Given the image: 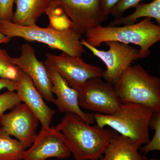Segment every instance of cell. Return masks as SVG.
Instances as JSON below:
<instances>
[{
    "label": "cell",
    "instance_id": "6da1fadb",
    "mask_svg": "<svg viewBox=\"0 0 160 160\" xmlns=\"http://www.w3.org/2000/svg\"><path fill=\"white\" fill-rule=\"evenodd\" d=\"M76 160H98L102 156L114 130L84 122L77 115L66 113L56 126Z\"/></svg>",
    "mask_w": 160,
    "mask_h": 160
},
{
    "label": "cell",
    "instance_id": "7a4b0ae2",
    "mask_svg": "<svg viewBox=\"0 0 160 160\" xmlns=\"http://www.w3.org/2000/svg\"><path fill=\"white\" fill-rule=\"evenodd\" d=\"M85 35L87 42L95 48L109 41L137 45L139 46L140 58L142 59L149 56L150 48L160 41V26L154 24L152 18H146L131 25H101L88 30Z\"/></svg>",
    "mask_w": 160,
    "mask_h": 160
},
{
    "label": "cell",
    "instance_id": "3957f363",
    "mask_svg": "<svg viewBox=\"0 0 160 160\" xmlns=\"http://www.w3.org/2000/svg\"><path fill=\"white\" fill-rule=\"evenodd\" d=\"M0 32L11 38L18 37L27 42L44 43L51 49L61 50L72 56L81 57L85 52L81 43L82 36L72 27L59 29L50 26L43 28L37 25L19 26L12 22L0 21Z\"/></svg>",
    "mask_w": 160,
    "mask_h": 160
},
{
    "label": "cell",
    "instance_id": "277c9868",
    "mask_svg": "<svg viewBox=\"0 0 160 160\" xmlns=\"http://www.w3.org/2000/svg\"><path fill=\"white\" fill-rule=\"evenodd\" d=\"M113 86L122 103L160 110V79L149 74L139 64L129 66Z\"/></svg>",
    "mask_w": 160,
    "mask_h": 160
},
{
    "label": "cell",
    "instance_id": "5b68a950",
    "mask_svg": "<svg viewBox=\"0 0 160 160\" xmlns=\"http://www.w3.org/2000/svg\"><path fill=\"white\" fill-rule=\"evenodd\" d=\"M155 110H158L140 104L124 103L113 114H94V121L100 127L109 126L119 134L142 145L149 142V122Z\"/></svg>",
    "mask_w": 160,
    "mask_h": 160
},
{
    "label": "cell",
    "instance_id": "8992f818",
    "mask_svg": "<svg viewBox=\"0 0 160 160\" xmlns=\"http://www.w3.org/2000/svg\"><path fill=\"white\" fill-rule=\"evenodd\" d=\"M81 43L105 63L107 69L104 71L102 77L112 85L117 82L133 61L141 59L139 50L129 44L109 41L105 43L109 50L104 51L90 46L85 39H81Z\"/></svg>",
    "mask_w": 160,
    "mask_h": 160
},
{
    "label": "cell",
    "instance_id": "52a82bcc",
    "mask_svg": "<svg viewBox=\"0 0 160 160\" xmlns=\"http://www.w3.org/2000/svg\"><path fill=\"white\" fill-rule=\"evenodd\" d=\"M77 91L80 107L100 114H113L122 105L113 85L104 82L101 78L87 80Z\"/></svg>",
    "mask_w": 160,
    "mask_h": 160
},
{
    "label": "cell",
    "instance_id": "ba28073f",
    "mask_svg": "<svg viewBox=\"0 0 160 160\" xmlns=\"http://www.w3.org/2000/svg\"><path fill=\"white\" fill-rule=\"evenodd\" d=\"M46 56L45 65L54 69L76 91L87 80L103 77L102 68L86 62L80 57L72 56L63 52L59 55L46 53Z\"/></svg>",
    "mask_w": 160,
    "mask_h": 160
},
{
    "label": "cell",
    "instance_id": "9c48e42d",
    "mask_svg": "<svg viewBox=\"0 0 160 160\" xmlns=\"http://www.w3.org/2000/svg\"><path fill=\"white\" fill-rule=\"evenodd\" d=\"M101 0H52L51 3L64 12L71 27L82 36L94 27L102 25L108 18L104 15Z\"/></svg>",
    "mask_w": 160,
    "mask_h": 160
},
{
    "label": "cell",
    "instance_id": "30bf717a",
    "mask_svg": "<svg viewBox=\"0 0 160 160\" xmlns=\"http://www.w3.org/2000/svg\"><path fill=\"white\" fill-rule=\"evenodd\" d=\"M39 122L36 116L23 103L0 116L1 127L11 136L16 138L26 149L32 146L37 135L36 130Z\"/></svg>",
    "mask_w": 160,
    "mask_h": 160
},
{
    "label": "cell",
    "instance_id": "8fae6325",
    "mask_svg": "<svg viewBox=\"0 0 160 160\" xmlns=\"http://www.w3.org/2000/svg\"><path fill=\"white\" fill-rule=\"evenodd\" d=\"M71 152L62 133L56 127H42L30 146L25 150L22 160H46L49 158L67 159Z\"/></svg>",
    "mask_w": 160,
    "mask_h": 160
},
{
    "label": "cell",
    "instance_id": "7c38bea8",
    "mask_svg": "<svg viewBox=\"0 0 160 160\" xmlns=\"http://www.w3.org/2000/svg\"><path fill=\"white\" fill-rule=\"evenodd\" d=\"M21 51L19 57L11 58V62L29 76L44 99L52 102L55 98L52 92V83L46 65L38 59L35 50L28 43L22 45Z\"/></svg>",
    "mask_w": 160,
    "mask_h": 160
},
{
    "label": "cell",
    "instance_id": "4fadbf2b",
    "mask_svg": "<svg viewBox=\"0 0 160 160\" xmlns=\"http://www.w3.org/2000/svg\"><path fill=\"white\" fill-rule=\"evenodd\" d=\"M46 68L52 83V92L56 96L52 103L57 106L60 112L77 115L86 123L92 125L95 122L94 114L86 113L81 109L77 91L70 87L54 69L49 66Z\"/></svg>",
    "mask_w": 160,
    "mask_h": 160
},
{
    "label": "cell",
    "instance_id": "5bb4252c",
    "mask_svg": "<svg viewBox=\"0 0 160 160\" xmlns=\"http://www.w3.org/2000/svg\"><path fill=\"white\" fill-rule=\"evenodd\" d=\"M17 82L16 92L22 103L26 104L36 116L42 127H49L56 111L46 105L31 78L21 69Z\"/></svg>",
    "mask_w": 160,
    "mask_h": 160
},
{
    "label": "cell",
    "instance_id": "9a60e30c",
    "mask_svg": "<svg viewBox=\"0 0 160 160\" xmlns=\"http://www.w3.org/2000/svg\"><path fill=\"white\" fill-rule=\"evenodd\" d=\"M142 145L115 131L100 160H143L146 157L139 152Z\"/></svg>",
    "mask_w": 160,
    "mask_h": 160
},
{
    "label": "cell",
    "instance_id": "2e32d148",
    "mask_svg": "<svg viewBox=\"0 0 160 160\" xmlns=\"http://www.w3.org/2000/svg\"><path fill=\"white\" fill-rule=\"evenodd\" d=\"M52 0H15L16 9L12 22L22 26L37 25L38 19L46 13Z\"/></svg>",
    "mask_w": 160,
    "mask_h": 160
},
{
    "label": "cell",
    "instance_id": "e0dca14e",
    "mask_svg": "<svg viewBox=\"0 0 160 160\" xmlns=\"http://www.w3.org/2000/svg\"><path fill=\"white\" fill-rule=\"evenodd\" d=\"M133 13L126 17L115 19L109 23V26L131 25L136 23L140 18H149L155 19L160 25V0H153L149 3H140L135 7Z\"/></svg>",
    "mask_w": 160,
    "mask_h": 160
},
{
    "label": "cell",
    "instance_id": "ac0fdd59",
    "mask_svg": "<svg viewBox=\"0 0 160 160\" xmlns=\"http://www.w3.org/2000/svg\"><path fill=\"white\" fill-rule=\"evenodd\" d=\"M26 149L0 127V160H22Z\"/></svg>",
    "mask_w": 160,
    "mask_h": 160
},
{
    "label": "cell",
    "instance_id": "d6986e66",
    "mask_svg": "<svg viewBox=\"0 0 160 160\" xmlns=\"http://www.w3.org/2000/svg\"><path fill=\"white\" fill-rule=\"evenodd\" d=\"M149 127L154 130L153 137L145 146L141 147V153L145 155L150 152L160 150V110H155L152 115Z\"/></svg>",
    "mask_w": 160,
    "mask_h": 160
},
{
    "label": "cell",
    "instance_id": "ffe728a7",
    "mask_svg": "<svg viewBox=\"0 0 160 160\" xmlns=\"http://www.w3.org/2000/svg\"><path fill=\"white\" fill-rule=\"evenodd\" d=\"M20 69L11 62V57L6 50L0 48V78L17 82Z\"/></svg>",
    "mask_w": 160,
    "mask_h": 160
},
{
    "label": "cell",
    "instance_id": "44dd1931",
    "mask_svg": "<svg viewBox=\"0 0 160 160\" xmlns=\"http://www.w3.org/2000/svg\"><path fill=\"white\" fill-rule=\"evenodd\" d=\"M22 103L15 91H8L0 93V116L8 109Z\"/></svg>",
    "mask_w": 160,
    "mask_h": 160
},
{
    "label": "cell",
    "instance_id": "7402d4cb",
    "mask_svg": "<svg viewBox=\"0 0 160 160\" xmlns=\"http://www.w3.org/2000/svg\"><path fill=\"white\" fill-rule=\"evenodd\" d=\"M143 0H120L113 9L112 10L110 14L115 18L118 19L123 17L125 12L127 9L135 8L141 3Z\"/></svg>",
    "mask_w": 160,
    "mask_h": 160
},
{
    "label": "cell",
    "instance_id": "603a6c76",
    "mask_svg": "<svg viewBox=\"0 0 160 160\" xmlns=\"http://www.w3.org/2000/svg\"><path fill=\"white\" fill-rule=\"evenodd\" d=\"M15 0H0V21L12 22Z\"/></svg>",
    "mask_w": 160,
    "mask_h": 160
},
{
    "label": "cell",
    "instance_id": "cb8c5ba5",
    "mask_svg": "<svg viewBox=\"0 0 160 160\" xmlns=\"http://www.w3.org/2000/svg\"><path fill=\"white\" fill-rule=\"evenodd\" d=\"M120 0H101V7L102 12L104 16L108 18L109 15L117 5Z\"/></svg>",
    "mask_w": 160,
    "mask_h": 160
},
{
    "label": "cell",
    "instance_id": "d4e9b609",
    "mask_svg": "<svg viewBox=\"0 0 160 160\" xmlns=\"http://www.w3.org/2000/svg\"><path fill=\"white\" fill-rule=\"evenodd\" d=\"M17 87V82L6 79L0 78V90L5 89L8 91H16Z\"/></svg>",
    "mask_w": 160,
    "mask_h": 160
},
{
    "label": "cell",
    "instance_id": "484cf974",
    "mask_svg": "<svg viewBox=\"0 0 160 160\" xmlns=\"http://www.w3.org/2000/svg\"><path fill=\"white\" fill-rule=\"evenodd\" d=\"M11 39V38L0 32V44L8 43Z\"/></svg>",
    "mask_w": 160,
    "mask_h": 160
},
{
    "label": "cell",
    "instance_id": "4316f807",
    "mask_svg": "<svg viewBox=\"0 0 160 160\" xmlns=\"http://www.w3.org/2000/svg\"><path fill=\"white\" fill-rule=\"evenodd\" d=\"M160 160L159 159H158L154 158H146L144 159V160Z\"/></svg>",
    "mask_w": 160,
    "mask_h": 160
}]
</instances>
